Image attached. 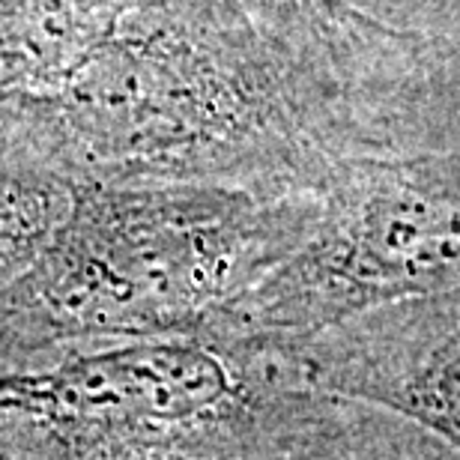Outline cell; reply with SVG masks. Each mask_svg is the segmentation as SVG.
Masks as SVG:
<instances>
[{
	"label": "cell",
	"mask_w": 460,
	"mask_h": 460,
	"mask_svg": "<svg viewBox=\"0 0 460 460\" xmlns=\"http://www.w3.org/2000/svg\"><path fill=\"white\" fill-rule=\"evenodd\" d=\"M288 353L320 389L380 403L460 448V288L349 317Z\"/></svg>",
	"instance_id": "obj_4"
},
{
	"label": "cell",
	"mask_w": 460,
	"mask_h": 460,
	"mask_svg": "<svg viewBox=\"0 0 460 460\" xmlns=\"http://www.w3.org/2000/svg\"><path fill=\"white\" fill-rule=\"evenodd\" d=\"M314 191L117 195L90 209L33 299L0 317V367L54 349L195 332L305 243Z\"/></svg>",
	"instance_id": "obj_2"
},
{
	"label": "cell",
	"mask_w": 460,
	"mask_h": 460,
	"mask_svg": "<svg viewBox=\"0 0 460 460\" xmlns=\"http://www.w3.org/2000/svg\"><path fill=\"white\" fill-rule=\"evenodd\" d=\"M263 460H460V448L380 403L320 389Z\"/></svg>",
	"instance_id": "obj_5"
},
{
	"label": "cell",
	"mask_w": 460,
	"mask_h": 460,
	"mask_svg": "<svg viewBox=\"0 0 460 460\" xmlns=\"http://www.w3.org/2000/svg\"><path fill=\"white\" fill-rule=\"evenodd\" d=\"M394 31L460 51V0H349Z\"/></svg>",
	"instance_id": "obj_6"
},
{
	"label": "cell",
	"mask_w": 460,
	"mask_h": 460,
	"mask_svg": "<svg viewBox=\"0 0 460 460\" xmlns=\"http://www.w3.org/2000/svg\"><path fill=\"white\" fill-rule=\"evenodd\" d=\"M460 288V150L335 162L317 222L216 323L279 349L349 317Z\"/></svg>",
	"instance_id": "obj_3"
},
{
	"label": "cell",
	"mask_w": 460,
	"mask_h": 460,
	"mask_svg": "<svg viewBox=\"0 0 460 460\" xmlns=\"http://www.w3.org/2000/svg\"><path fill=\"white\" fill-rule=\"evenodd\" d=\"M296 356L222 323L0 367V460H263L317 398Z\"/></svg>",
	"instance_id": "obj_1"
}]
</instances>
